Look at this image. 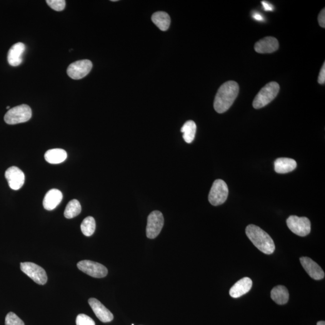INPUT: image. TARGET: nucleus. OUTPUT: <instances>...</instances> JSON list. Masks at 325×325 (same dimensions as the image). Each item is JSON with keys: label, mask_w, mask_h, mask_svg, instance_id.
I'll use <instances>...</instances> for the list:
<instances>
[{"label": "nucleus", "mask_w": 325, "mask_h": 325, "mask_svg": "<svg viewBox=\"0 0 325 325\" xmlns=\"http://www.w3.org/2000/svg\"><path fill=\"white\" fill-rule=\"evenodd\" d=\"M88 302L95 314L100 321L103 323H107L113 321L114 318L113 314L98 300L96 298H90Z\"/></svg>", "instance_id": "nucleus-12"}, {"label": "nucleus", "mask_w": 325, "mask_h": 325, "mask_svg": "<svg viewBox=\"0 0 325 325\" xmlns=\"http://www.w3.org/2000/svg\"><path fill=\"white\" fill-rule=\"evenodd\" d=\"M181 131L183 133V139L187 144L194 141L196 134V125L193 121H188L182 126Z\"/></svg>", "instance_id": "nucleus-22"}, {"label": "nucleus", "mask_w": 325, "mask_h": 325, "mask_svg": "<svg viewBox=\"0 0 325 325\" xmlns=\"http://www.w3.org/2000/svg\"><path fill=\"white\" fill-rule=\"evenodd\" d=\"M81 211V207L78 200H71L65 210L64 216L67 219H72L78 216Z\"/></svg>", "instance_id": "nucleus-23"}, {"label": "nucleus", "mask_w": 325, "mask_h": 325, "mask_svg": "<svg viewBox=\"0 0 325 325\" xmlns=\"http://www.w3.org/2000/svg\"><path fill=\"white\" fill-rule=\"evenodd\" d=\"M46 2L51 9L57 12L64 11L66 6L65 0H47Z\"/></svg>", "instance_id": "nucleus-26"}, {"label": "nucleus", "mask_w": 325, "mask_h": 325, "mask_svg": "<svg viewBox=\"0 0 325 325\" xmlns=\"http://www.w3.org/2000/svg\"><path fill=\"white\" fill-rule=\"evenodd\" d=\"M318 82L319 84H324L325 82V63L322 66L321 71H320Z\"/></svg>", "instance_id": "nucleus-29"}, {"label": "nucleus", "mask_w": 325, "mask_h": 325, "mask_svg": "<svg viewBox=\"0 0 325 325\" xmlns=\"http://www.w3.org/2000/svg\"><path fill=\"white\" fill-rule=\"evenodd\" d=\"M275 171L277 174H287L294 171L297 166L296 161L289 158H279L274 162Z\"/></svg>", "instance_id": "nucleus-18"}, {"label": "nucleus", "mask_w": 325, "mask_h": 325, "mask_svg": "<svg viewBox=\"0 0 325 325\" xmlns=\"http://www.w3.org/2000/svg\"><path fill=\"white\" fill-rule=\"evenodd\" d=\"M271 298L278 305L287 303L289 299V292L286 287L277 286L271 291Z\"/></svg>", "instance_id": "nucleus-20"}, {"label": "nucleus", "mask_w": 325, "mask_h": 325, "mask_svg": "<svg viewBox=\"0 0 325 325\" xmlns=\"http://www.w3.org/2000/svg\"><path fill=\"white\" fill-rule=\"evenodd\" d=\"M32 111L28 105L22 104L9 109L4 116V121L7 124L16 125L24 123L31 119Z\"/></svg>", "instance_id": "nucleus-4"}, {"label": "nucleus", "mask_w": 325, "mask_h": 325, "mask_svg": "<svg viewBox=\"0 0 325 325\" xmlns=\"http://www.w3.org/2000/svg\"><path fill=\"white\" fill-rule=\"evenodd\" d=\"M92 63L89 60H81L74 62L69 65L67 69V74L70 78L81 80L86 77L91 72Z\"/></svg>", "instance_id": "nucleus-10"}, {"label": "nucleus", "mask_w": 325, "mask_h": 325, "mask_svg": "<svg viewBox=\"0 0 325 325\" xmlns=\"http://www.w3.org/2000/svg\"><path fill=\"white\" fill-rule=\"evenodd\" d=\"M239 86L237 82L228 81L219 87L215 97L214 108L217 113L223 114L228 110L238 96Z\"/></svg>", "instance_id": "nucleus-1"}, {"label": "nucleus", "mask_w": 325, "mask_h": 325, "mask_svg": "<svg viewBox=\"0 0 325 325\" xmlns=\"http://www.w3.org/2000/svg\"><path fill=\"white\" fill-rule=\"evenodd\" d=\"M26 50V46L22 42L14 44L7 54V61L12 66H17L22 62V56Z\"/></svg>", "instance_id": "nucleus-15"}, {"label": "nucleus", "mask_w": 325, "mask_h": 325, "mask_svg": "<svg viewBox=\"0 0 325 325\" xmlns=\"http://www.w3.org/2000/svg\"><path fill=\"white\" fill-rule=\"evenodd\" d=\"M252 286V280L249 277H244L231 287L229 291V295L233 298H238L251 291Z\"/></svg>", "instance_id": "nucleus-16"}, {"label": "nucleus", "mask_w": 325, "mask_h": 325, "mask_svg": "<svg viewBox=\"0 0 325 325\" xmlns=\"http://www.w3.org/2000/svg\"><path fill=\"white\" fill-rule=\"evenodd\" d=\"M317 325H325V322L324 321H320L317 322Z\"/></svg>", "instance_id": "nucleus-32"}, {"label": "nucleus", "mask_w": 325, "mask_h": 325, "mask_svg": "<svg viewBox=\"0 0 325 325\" xmlns=\"http://www.w3.org/2000/svg\"><path fill=\"white\" fill-rule=\"evenodd\" d=\"M21 270L36 284L44 285L47 283L48 277L46 272L38 265L31 262H21Z\"/></svg>", "instance_id": "nucleus-7"}, {"label": "nucleus", "mask_w": 325, "mask_h": 325, "mask_svg": "<svg viewBox=\"0 0 325 325\" xmlns=\"http://www.w3.org/2000/svg\"><path fill=\"white\" fill-rule=\"evenodd\" d=\"M318 21L320 26H321L322 28H325V9L324 8L322 10L321 12H320V14L318 16Z\"/></svg>", "instance_id": "nucleus-28"}, {"label": "nucleus", "mask_w": 325, "mask_h": 325, "mask_svg": "<svg viewBox=\"0 0 325 325\" xmlns=\"http://www.w3.org/2000/svg\"><path fill=\"white\" fill-rule=\"evenodd\" d=\"M5 177L9 187L14 191L21 188L25 182V175L21 169L16 166L9 167L5 173Z\"/></svg>", "instance_id": "nucleus-11"}, {"label": "nucleus", "mask_w": 325, "mask_h": 325, "mask_svg": "<svg viewBox=\"0 0 325 325\" xmlns=\"http://www.w3.org/2000/svg\"><path fill=\"white\" fill-rule=\"evenodd\" d=\"M279 85L276 82L272 81L265 85L255 97L252 104L254 108L261 109L269 104L276 98L279 93Z\"/></svg>", "instance_id": "nucleus-3"}, {"label": "nucleus", "mask_w": 325, "mask_h": 325, "mask_svg": "<svg viewBox=\"0 0 325 325\" xmlns=\"http://www.w3.org/2000/svg\"><path fill=\"white\" fill-rule=\"evenodd\" d=\"M228 196V188L226 182L222 179L215 180L210 192L209 201L212 206L224 204Z\"/></svg>", "instance_id": "nucleus-5"}, {"label": "nucleus", "mask_w": 325, "mask_h": 325, "mask_svg": "<svg viewBox=\"0 0 325 325\" xmlns=\"http://www.w3.org/2000/svg\"><path fill=\"white\" fill-rule=\"evenodd\" d=\"M5 325H25L24 322L14 312H10L5 319Z\"/></svg>", "instance_id": "nucleus-25"}, {"label": "nucleus", "mask_w": 325, "mask_h": 325, "mask_svg": "<svg viewBox=\"0 0 325 325\" xmlns=\"http://www.w3.org/2000/svg\"><path fill=\"white\" fill-rule=\"evenodd\" d=\"M279 49V42L276 37H265L255 44L254 49L259 53H272Z\"/></svg>", "instance_id": "nucleus-14"}, {"label": "nucleus", "mask_w": 325, "mask_h": 325, "mask_svg": "<svg viewBox=\"0 0 325 325\" xmlns=\"http://www.w3.org/2000/svg\"><path fill=\"white\" fill-rule=\"evenodd\" d=\"M246 234L254 246L264 254H273L276 246L271 237L264 230L255 225H249L246 228Z\"/></svg>", "instance_id": "nucleus-2"}, {"label": "nucleus", "mask_w": 325, "mask_h": 325, "mask_svg": "<svg viewBox=\"0 0 325 325\" xmlns=\"http://www.w3.org/2000/svg\"><path fill=\"white\" fill-rule=\"evenodd\" d=\"M152 21L162 31H166L171 24V18L164 12H157L152 15Z\"/></svg>", "instance_id": "nucleus-21"}, {"label": "nucleus", "mask_w": 325, "mask_h": 325, "mask_svg": "<svg viewBox=\"0 0 325 325\" xmlns=\"http://www.w3.org/2000/svg\"><path fill=\"white\" fill-rule=\"evenodd\" d=\"M252 17H253L255 19L257 20V21H261L262 20H263V17H262L261 15L259 13H257V12L254 13L253 16H252Z\"/></svg>", "instance_id": "nucleus-31"}, {"label": "nucleus", "mask_w": 325, "mask_h": 325, "mask_svg": "<svg viewBox=\"0 0 325 325\" xmlns=\"http://www.w3.org/2000/svg\"><path fill=\"white\" fill-rule=\"evenodd\" d=\"M6 109H10V107H9V106H7V107H6Z\"/></svg>", "instance_id": "nucleus-33"}, {"label": "nucleus", "mask_w": 325, "mask_h": 325, "mask_svg": "<svg viewBox=\"0 0 325 325\" xmlns=\"http://www.w3.org/2000/svg\"><path fill=\"white\" fill-rule=\"evenodd\" d=\"M77 267L84 273L96 278H102L108 274V270L103 265L90 260L79 262Z\"/></svg>", "instance_id": "nucleus-9"}, {"label": "nucleus", "mask_w": 325, "mask_h": 325, "mask_svg": "<svg viewBox=\"0 0 325 325\" xmlns=\"http://www.w3.org/2000/svg\"><path fill=\"white\" fill-rule=\"evenodd\" d=\"M287 225L294 234L299 236H307L311 232V222L306 217L291 216L287 220Z\"/></svg>", "instance_id": "nucleus-6"}, {"label": "nucleus", "mask_w": 325, "mask_h": 325, "mask_svg": "<svg viewBox=\"0 0 325 325\" xmlns=\"http://www.w3.org/2000/svg\"><path fill=\"white\" fill-rule=\"evenodd\" d=\"M63 195L58 189H51L45 196L43 206L47 211H51L56 209L61 203Z\"/></svg>", "instance_id": "nucleus-17"}, {"label": "nucleus", "mask_w": 325, "mask_h": 325, "mask_svg": "<svg viewBox=\"0 0 325 325\" xmlns=\"http://www.w3.org/2000/svg\"><path fill=\"white\" fill-rule=\"evenodd\" d=\"M262 6L266 11H272L274 10V6L271 3L267 1H262Z\"/></svg>", "instance_id": "nucleus-30"}, {"label": "nucleus", "mask_w": 325, "mask_h": 325, "mask_svg": "<svg viewBox=\"0 0 325 325\" xmlns=\"http://www.w3.org/2000/svg\"><path fill=\"white\" fill-rule=\"evenodd\" d=\"M77 325H96L93 319L87 315L81 314L78 315L76 319Z\"/></svg>", "instance_id": "nucleus-27"}, {"label": "nucleus", "mask_w": 325, "mask_h": 325, "mask_svg": "<svg viewBox=\"0 0 325 325\" xmlns=\"http://www.w3.org/2000/svg\"><path fill=\"white\" fill-rule=\"evenodd\" d=\"M67 158L66 152L62 149L49 150L45 154V159L51 164H59L64 162Z\"/></svg>", "instance_id": "nucleus-19"}, {"label": "nucleus", "mask_w": 325, "mask_h": 325, "mask_svg": "<svg viewBox=\"0 0 325 325\" xmlns=\"http://www.w3.org/2000/svg\"><path fill=\"white\" fill-rule=\"evenodd\" d=\"M300 261L305 271L310 277L315 280H321L325 277V273L321 266L309 257H301Z\"/></svg>", "instance_id": "nucleus-13"}, {"label": "nucleus", "mask_w": 325, "mask_h": 325, "mask_svg": "<svg viewBox=\"0 0 325 325\" xmlns=\"http://www.w3.org/2000/svg\"><path fill=\"white\" fill-rule=\"evenodd\" d=\"M164 226V217L159 211H154L147 217L146 236L147 238H156L161 233Z\"/></svg>", "instance_id": "nucleus-8"}, {"label": "nucleus", "mask_w": 325, "mask_h": 325, "mask_svg": "<svg viewBox=\"0 0 325 325\" xmlns=\"http://www.w3.org/2000/svg\"><path fill=\"white\" fill-rule=\"evenodd\" d=\"M96 223L93 217L88 216L83 220L81 224L82 234L87 237L92 236L96 231Z\"/></svg>", "instance_id": "nucleus-24"}]
</instances>
